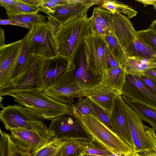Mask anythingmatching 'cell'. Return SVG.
<instances>
[{"mask_svg":"<svg viewBox=\"0 0 156 156\" xmlns=\"http://www.w3.org/2000/svg\"><path fill=\"white\" fill-rule=\"evenodd\" d=\"M68 68L75 69V66L70 65L66 58L59 54L45 58L42 70L44 88L53 84Z\"/></svg>","mask_w":156,"mask_h":156,"instance_id":"cell-16","label":"cell"},{"mask_svg":"<svg viewBox=\"0 0 156 156\" xmlns=\"http://www.w3.org/2000/svg\"><path fill=\"white\" fill-rule=\"evenodd\" d=\"M107 70L120 67L112 55L108 47L107 51Z\"/></svg>","mask_w":156,"mask_h":156,"instance_id":"cell-39","label":"cell"},{"mask_svg":"<svg viewBox=\"0 0 156 156\" xmlns=\"http://www.w3.org/2000/svg\"><path fill=\"white\" fill-rule=\"evenodd\" d=\"M0 156H30L31 153L16 145L10 134L0 129Z\"/></svg>","mask_w":156,"mask_h":156,"instance_id":"cell-22","label":"cell"},{"mask_svg":"<svg viewBox=\"0 0 156 156\" xmlns=\"http://www.w3.org/2000/svg\"><path fill=\"white\" fill-rule=\"evenodd\" d=\"M121 95L116 97L110 120L115 133L134 151V145Z\"/></svg>","mask_w":156,"mask_h":156,"instance_id":"cell-14","label":"cell"},{"mask_svg":"<svg viewBox=\"0 0 156 156\" xmlns=\"http://www.w3.org/2000/svg\"><path fill=\"white\" fill-rule=\"evenodd\" d=\"M146 156H156V153L150 154L147 155Z\"/></svg>","mask_w":156,"mask_h":156,"instance_id":"cell-50","label":"cell"},{"mask_svg":"<svg viewBox=\"0 0 156 156\" xmlns=\"http://www.w3.org/2000/svg\"><path fill=\"white\" fill-rule=\"evenodd\" d=\"M109 156H125L124 155L120 153L115 152L112 153Z\"/></svg>","mask_w":156,"mask_h":156,"instance_id":"cell-47","label":"cell"},{"mask_svg":"<svg viewBox=\"0 0 156 156\" xmlns=\"http://www.w3.org/2000/svg\"><path fill=\"white\" fill-rule=\"evenodd\" d=\"M154 9H155L156 11V2L155 4L153 5Z\"/></svg>","mask_w":156,"mask_h":156,"instance_id":"cell-51","label":"cell"},{"mask_svg":"<svg viewBox=\"0 0 156 156\" xmlns=\"http://www.w3.org/2000/svg\"><path fill=\"white\" fill-rule=\"evenodd\" d=\"M98 5L100 7L108 11L111 14L123 13L129 19L136 16L137 13V11L131 7L119 1L101 0Z\"/></svg>","mask_w":156,"mask_h":156,"instance_id":"cell-24","label":"cell"},{"mask_svg":"<svg viewBox=\"0 0 156 156\" xmlns=\"http://www.w3.org/2000/svg\"><path fill=\"white\" fill-rule=\"evenodd\" d=\"M144 74L156 77V67L152 68L146 70Z\"/></svg>","mask_w":156,"mask_h":156,"instance_id":"cell-44","label":"cell"},{"mask_svg":"<svg viewBox=\"0 0 156 156\" xmlns=\"http://www.w3.org/2000/svg\"><path fill=\"white\" fill-rule=\"evenodd\" d=\"M0 24L1 25H11L17 26L27 28L29 30L31 27L29 25L9 18L7 19H1Z\"/></svg>","mask_w":156,"mask_h":156,"instance_id":"cell-38","label":"cell"},{"mask_svg":"<svg viewBox=\"0 0 156 156\" xmlns=\"http://www.w3.org/2000/svg\"><path fill=\"white\" fill-rule=\"evenodd\" d=\"M68 141L54 137L47 144L31 153L30 156H60L61 148Z\"/></svg>","mask_w":156,"mask_h":156,"instance_id":"cell-27","label":"cell"},{"mask_svg":"<svg viewBox=\"0 0 156 156\" xmlns=\"http://www.w3.org/2000/svg\"><path fill=\"white\" fill-rule=\"evenodd\" d=\"M103 37L112 55L119 66L123 68L128 56L117 37L110 35H106Z\"/></svg>","mask_w":156,"mask_h":156,"instance_id":"cell-25","label":"cell"},{"mask_svg":"<svg viewBox=\"0 0 156 156\" xmlns=\"http://www.w3.org/2000/svg\"><path fill=\"white\" fill-rule=\"evenodd\" d=\"M156 67V61L144 58L128 56L123 67L126 74L138 76L147 69Z\"/></svg>","mask_w":156,"mask_h":156,"instance_id":"cell-19","label":"cell"},{"mask_svg":"<svg viewBox=\"0 0 156 156\" xmlns=\"http://www.w3.org/2000/svg\"><path fill=\"white\" fill-rule=\"evenodd\" d=\"M156 109V94L149 89L139 76L126 74L121 95Z\"/></svg>","mask_w":156,"mask_h":156,"instance_id":"cell-12","label":"cell"},{"mask_svg":"<svg viewBox=\"0 0 156 156\" xmlns=\"http://www.w3.org/2000/svg\"><path fill=\"white\" fill-rule=\"evenodd\" d=\"M45 58L30 55L27 66L20 75L0 88V96L9 95L30 90L44 89L42 70Z\"/></svg>","mask_w":156,"mask_h":156,"instance_id":"cell-5","label":"cell"},{"mask_svg":"<svg viewBox=\"0 0 156 156\" xmlns=\"http://www.w3.org/2000/svg\"><path fill=\"white\" fill-rule=\"evenodd\" d=\"M89 101L92 114L98 118L110 130L115 133L110 120V114L99 107L89 99Z\"/></svg>","mask_w":156,"mask_h":156,"instance_id":"cell-33","label":"cell"},{"mask_svg":"<svg viewBox=\"0 0 156 156\" xmlns=\"http://www.w3.org/2000/svg\"><path fill=\"white\" fill-rule=\"evenodd\" d=\"M38 9L20 0H15L14 3L6 10L8 17L10 18L13 16L38 12Z\"/></svg>","mask_w":156,"mask_h":156,"instance_id":"cell-29","label":"cell"},{"mask_svg":"<svg viewBox=\"0 0 156 156\" xmlns=\"http://www.w3.org/2000/svg\"><path fill=\"white\" fill-rule=\"evenodd\" d=\"M139 77L144 84L156 94V77L145 74Z\"/></svg>","mask_w":156,"mask_h":156,"instance_id":"cell-37","label":"cell"},{"mask_svg":"<svg viewBox=\"0 0 156 156\" xmlns=\"http://www.w3.org/2000/svg\"><path fill=\"white\" fill-rule=\"evenodd\" d=\"M156 33V20L153 21L148 28Z\"/></svg>","mask_w":156,"mask_h":156,"instance_id":"cell-46","label":"cell"},{"mask_svg":"<svg viewBox=\"0 0 156 156\" xmlns=\"http://www.w3.org/2000/svg\"><path fill=\"white\" fill-rule=\"evenodd\" d=\"M74 74L76 78L83 83L92 84L99 82L94 83L90 81V75L87 69L83 48L80 53L78 67Z\"/></svg>","mask_w":156,"mask_h":156,"instance_id":"cell-30","label":"cell"},{"mask_svg":"<svg viewBox=\"0 0 156 156\" xmlns=\"http://www.w3.org/2000/svg\"><path fill=\"white\" fill-rule=\"evenodd\" d=\"M119 94L116 91L102 85L95 89L88 98L110 114L113 109L115 98Z\"/></svg>","mask_w":156,"mask_h":156,"instance_id":"cell-17","label":"cell"},{"mask_svg":"<svg viewBox=\"0 0 156 156\" xmlns=\"http://www.w3.org/2000/svg\"><path fill=\"white\" fill-rule=\"evenodd\" d=\"M128 57L156 61V53L137 36L125 51Z\"/></svg>","mask_w":156,"mask_h":156,"instance_id":"cell-23","label":"cell"},{"mask_svg":"<svg viewBox=\"0 0 156 156\" xmlns=\"http://www.w3.org/2000/svg\"><path fill=\"white\" fill-rule=\"evenodd\" d=\"M137 37L156 53V33L149 28L137 31Z\"/></svg>","mask_w":156,"mask_h":156,"instance_id":"cell-35","label":"cell"},{"mask_svg":"<svg viewBox=\"0 0 156 156\" xmlns=\"http://www.w3.org/2000/svg\"><path fill=\"white\" fill-rule=\"evenodd\" d=\"M20 1L30 6L38 8L42 0H20Z\"/></svg>","mask_w":156,"mask_h":156,"instance_id":"cell-41","label":"cell"},{"mask_svg":"<svg viewBox=\"0 0 156 156\" xmlns=\"http://www.w3.org/2000/svg\"><path fill=\"white\" fill-rule=\"evenodd\" d=\"M48 22L52 28L55 35L60 25L56 21L50 16H48Z\"/></svg>","mask_w":156,"mask_h":156,"instance_id":"cell-40","label":"cell"},{"mask_svg":"<svg viewBox=\"0 0 156 156\" xmlns=\"http://www.w3.org/2000/svg\"><path fill=\"white\" fill-rule=\"evenodd\" d=\"M9 19L32 27L45 22L46 16L38 12L12 16Z\"/></svg>","mask_w":156,"mask_h":156,"instance_id":"cell-31","label":"cell"},{"mask_svg":"<svg viewBox=\"0 0 156 156\" xmlns=\"http://www.w3.org/2000/svg\"><path fill=\"white\" fill-rule=\"evenodd\" d=\"M122 98L124 102L138 114L141 119L149 123L156 132V109L140 102Z\"/></svg>","mask_w":156,"mask_h":156,"instance_id":"cell-20","label":"cell"},{"mask_svg":"<svg viewBox=\"0 0 156 156\" xmlns=\"http://www.w3.org/2000/svg\"><path fill=\"white\" fill-rule=\"evenodd\" d=\"M101 0H69L68 3L56 7L53 14H48L60 25L78 18L87 14L88 9L93 5H99Z\"/></svg>","mask_w":156,"mask_h":156,"instance_id":"cell-13","label":"cell"},{"mask_svg":"<svg viewBox=\"0 0 156 156\" xmlns=\"http://www.w3.org/2000/svg\"><path fill=\"white\" fill-rule=\"evenodd\" d=\"M90 18L106 32L107 35L117 37L112 14L99 6L94 8Z\"/></svg>","mask_w":156,"mask_h":156,"instance_id":"cell-21","label":"cell"},{"mask_svg":"<svg viewBox=\"0 0 156 156\" xmlns=\"http://www.w3.org/2000/svg\"><path fill=\"white\" fill-rule=\"evenodd\" d=\"M25 37L30 55L47 58L58 54L55 35L48 21L32 26Z\"/></svg>","mask_w":156,"mask_h":156,"instance_id":"cell-8","label":"cell"},{"mask_svg":"<svg viewBox=\"0 0 156 156\" xmlns=\"http://www.w3.org/2000/svg\"><path fill=\"white\" fill-rule=\"evenodd\" d=\"M82 156H102V155H92L89 154H84L82 155Z\"/></svg>","mask_w":156,"mask_h":156,"instance_id":"cell-48","label":"cell"},{"mask_svg":"<svg viewBox=\"0 0 156 156\" xmlns=\"http://www.w3.org/2000/svg\"><path fill=\"white\" fill-rule=\"evenodd\" d=\"M5 36L4 30L1 28L0 29V47L6 44L5 43Z\"/></svg>","mask_w":156,"mask_h":156,"instance_id":"cell-43","label":"cell"},{"mask_svg":"<svg viewBox=\"0 0 156 156\" xmlns=\"http://www.w3.org/2000/svg\"><path fill=\"white\" fill-rule=\"evenodd\" d=\"M126 75L124 69L120 67L108 70L102 76V85L121 95Z\"/></svg>","mask_w":156,"mask_h":156,"instance_id":"cell-18","label":"cell"},{"mask_svg":"<svg viewBox=\"0 0 156 156\" xmlns=\"http://www.w3.org/2000/svg\"><path fill=\"white\" fill-rule=\"evenodd\" d=\"M129 156H140L138 154L135 152H133Z\"/></svg>","mask_w":156,"mask_h":156,"instance_id":"cell-49","label":"cell"},{"mask_svg":"<svg viewBox=\"0 0 156 156\" xmlns=\"http://www.w3.org/2000/svg\"><path fill=\"white\" fill-rule=\"evenodd\" d=\"M23 39L21 49L11 73L9 81L21 74L26 69L29 62L30 55L25 37H24Z\"/></svg>","mask_w":156,"mask_h":156,"instance_id":"cell-26","label":"cell"},{"mask_svg":"<svg viewBox=\"0 0 156 156\" xmlns=\"http://www.w3.org/2000/svg\"><path fill=\"white\" fill-rule=\"evenodd\" d=\"M82 126L92 138L113 153L129 156L134 152L114 132L94 115L75 116Z\"/></svg>","mask_w":156,"mask_h":156,"instance_id":"cell-4","label":"cell"},{"mask_svg":"<svg viewBox=\"0 0 156 156\" xmlns=\"http://www.w3.org/2000/svg\"><path fill=\"white\" fill-rule=\"evenodd\" d=\"M89 101L88 97H82L78 98L75 104H71L72 112L75 116L93 115L91 112Z\"/></svg>","mask_w":156,"mask_h":156,"instance_id":"cell-32","label":"cell"},{"mask_svg":"<svg viewBox=\"0 0 156 156\" xmlns=\"http://www.w3.org/2000/svg\"><path fill=\"white\" fill-rule=\"evenodd\" d=\"M15 0H0L1 6L4 7L6 10L14 2Z\"/></svg>","mask_w":156,"mask_h":156,"instance_id":"cell-42","label":"cell"},{"mask_svg":"<svg viewBox=\"0 0 156 156\" xmlns=\"http://www.w3.org/2000/svg\"><path fill=\"white\" fill-rule=\"evenodd\" d=\"M91 33L90 20L87 14L60 25L55 35L58 54L75 66L74 59L79 48Z\"/></svg>","mask_w":156,"mask_h":156,"instance_id":"cell-1","label":"cell"},{"mask_svg":"<svg viewBox=\"0 0 156 156\" xmlns=\"http://www.w3.org/2000/svg\"><path fill=\"white\" fill-rule=\"evenodd\" d=\"M10 131V137L14 143L31 153L49 142L54 136L52 132L49 130L46 132H38L16 129Z\"/></svg>","mask_w":156,"mask_h":156,"instance_id":"cell-11","label":"cell"},{"mask_svg":"<svg viewBox=\"0 0 156 156\" xmlns=\"http://www.w3.org/2000/svg\"><path fill=\"white\" fill-rule=\"evenodd\" d=\"M0 119L5 128L9 131L16 129L38 132L48 130L45 119L40 115L30 108L19 104L3 107L0 112Z\"/></svg>","mask_w":156,"mask_h":156,"instance_id":"cell-6","label":"cell"},{"mask_svg":"<svg viewBox=\"0 0 156 156\" xmlns=\"http://www.w3.org/2000/svg\"><path fill=\"white\" fill-rule=\"evenodd\" d=\"M82 147L78 140H68L61 148L60 156H81Z\"/></svg>","mask_w":156,"mask_h":156,"instance_id":"cell-34","label":"cell"},{"mask_svg":"<svg viewBox=\"0 0 156 156\" xmlns=\"http://www.w3.org/2000/svg\"><path fill=\"white\" fill-rule=\"evenodd\" d=\"M23 39L0 47V88L6 84L20 54Z\"/></svg>","mask_w":156,"mask_h":156,"instance_id":"cell-15","label":"cell"},{"mask_svg":"<svg viewBox=\"0 0 156 156\" xmlns=\"http://www.w3.org/2000/svg\"><path fill=\"white\" fill-rule=\"evenodd\" d=\"M83 50L88 72L101 80L107 70V45L104 38L92 33L83 42Z\"/></svg>","mask_w":156,"mask_h":156,"instance_id":"cell-9","label":"cell"},{"mask_svg":"<svg viewBox=\"0 0 156 156\" xmlns=\"http://www.w3.org/2000/svg\"><path fill=\"white\" fill-rule=\"evenodd\" d=\"M69 2V0H42L38 12L42 11L47 14H53L55 12L56 7Z\"/></svg>","mask_w":156,"mask_h":156,"instance_id":"cell-36","label":"cell"},{"mask_svg":"<svg viewBox=\"0 0 156 156\" xmlns=\"http://www.w3.org/2000/svg\"><path fill=\"white\" fill-rule=\"evenodd\" d=\"M82 147L81 156L84 154L109 156L113 153L98 142L92 140L91 141L78 140Z\"/></svg>","mask_w":156,"mask_h":156,"instance_id":"cell-28","label":"cell"},{"mask_svg":"<svg viewBox=\"0 0 156 156\" xmlns=\"http://www.w3.org/2000/svg\"><path fill=\"white\" fill-rule=\"evenodd\" d=\"M74 70H67L53 84L45 88L43 93L58 102L71 105L74 98L88 97L102 85L101 81L92 84L81 82L75 77Z\"/></svg>","mask_w":156,"mask_h":156,"instance_id":"cell-2","label":"cell"},{"mask_svg":"<svg viewBox=\"0 0 156 156\" xmlns=\"http://www.w3.org/2000/svg\"></svg>","mask_w":156,"mask_h":156,"instance_id":"cell-52","label":"cell"},{"mask_svg":"<svg viewBox=\"0 0 156 156\" xmlns=\"http://www.w3.org/2000/svg\"><path fill=\"white\" fill-rule=\"evenodd\" d=\"M48 129L53 133L54 137L61 140H92L73 114L64 115L53 119Z\"/></svg>","mask_w":156,"mask_h":156,"instance_id":"cell-10","label":"cell"},{"mask_svg":"<svg viewBox=\"0 0 156 156\" xmlns=\"http://www.w3.org/2000/svg\"><path fill=\"white\" fill-rule=\"evenodd\" d=\"M142 3L145 6L149 5H153L156 2V0H136Z\"/></svg>","mask_w":156,"mask_h":156,"instance_id":"cell-45","label":"cell"},{"mask_svg":"<svg viewBox=\"0 0 156 156\" xmlns=\"http://www.w3.org/2000/svg\"><path fill=\"white\" fill-rule=\"evenodd\" d=\"M10 96L15 102L33 110L45 120H51L62 115L73 114L71 105L58 102L38 90L22 91Z\"/></svg>","mask_w":156,"mask_h":156,"instance_id":"cell-3","label":"cell"},{"mask_svg":"<svg viewBox=\"0 0 156 156\" xmlns=\"http://www.w3.org/2000/svg\"><path fill=\"white\" fill-rule=\"evenodd\" d=\"M124 106L134 144V152L140 156L156 154L155 131L144 125L138 114L125 102Z\"/></svg>","mask_w":156,"mask_h":156,"instance_id":"cell-7","label":"cell"}]
</instances>
